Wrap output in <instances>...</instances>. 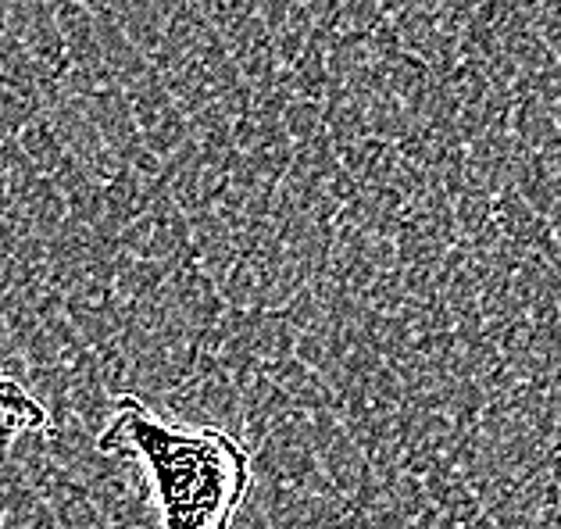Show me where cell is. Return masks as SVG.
Wrapping results in <instances>:
<instances>
[{
	"label": "cell",
	"mask_w": 561,
	"mask_h": 529,
	"mask_svg": "<svg viewBox=\"0 0 561 529\" xmlns=\"http://www.w3.org/2000/svg\"><path fill=\"white\" fill-rule=\"evenodd\" d=\"M98 451L147 472L161 529H232L254 486V461L240 437L169 423L133 393L112 401Z\"/></svg>",
	"instance_id": "obj_1"
},
{
	"label": "cell",
	"mask_w": 561,
	"mask_h": 529,
	"mask_svg": "<svg viewBox=\"0 0 561 529\" xmlns=\"http://www.w3.org/2000/svg\"><path fill=\"white\" fill-rule=\"evenodd\" d=\"M47 426L50 415L44 401L0 365V447L25 437V433H44Z\"/></svg>",
	"instance_id": "obj_2"
}]
</instances>
